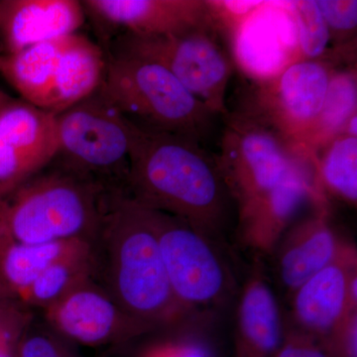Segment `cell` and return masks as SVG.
I'll return each instance as SVG.
<instances>
[{"label": "cell", "instance_id": "cell-16", "mask_svg": "<svg viewBox=\"0 0 357 357\" xmlns=\"http://www.w3.org/2000/svg\"><path fill=\"white\" fill-rule=\"evenodd\" d=\"M86 15L77 0H0V54L77 33Z\"/></svg>", "mask_w": 357, "mask_h": 357}, {"label": "cell", "instance_id": "cell-14", "mask_svg": "<svg viewBox=\"0 0 357 357\" xmlns=\"http://www.w3.org/2000/svg\"><path fill=\"white\" fill-rule=\"evenodd\" d=\"M86 13L102 26L140 35H178L218 24L203 0H86Z\"/></svg>", "mask_w": 357, "mask_h": 357}, {"label": "cell", "instance_id": "cell-4", "mask_svg": "<svg viewBox=\"0 0 357 357\" xmlns=\"http://www.w3.org/2000/svg\"><path fill=\"white\" fill-rule=\"evenodd\" d=\"M50 166L6 199L13 241L37 244L82 239L93 244L109 189Z\"/></svg>", "mask_w": 357, "mask_h": 357}, {"label": "cell", "instance_id": "cell-17", "mask_svg": "<svg viewBox=\"0 0 357 357\" xmlns=\"http://www.w3.org/2000/svg\"><path fill=\"white\" fill-rule=\"evenodd\" d=\"M344 245L331 227L325 208L307 218L291 229L279 249V280L290 292L331 264Z\"/></svg>", "mask_w": 357, "mask_h": 357}, {"label": "cell", "instance_id": "cell-7", "mask_svg": "<svg viewBox=\"0 0 357 357\" xmlns=\"http://www.w3.org/2000/svg\"><path fill=\"white\" fill-rule=\"evenodd\" d=\"M217 159L238 210L261 199L311 155L286 139L255 112L227 114Z\"/></svg>", "mask_w": 357, "mask_h": 357}, {"label": "cell", "instance_id": "cell-20", "mask_svg": "<svg viewBox=\"0 0 357 357\" xmlns=\"http://www.w3.org/2000/svg\"><path fill=\"white\" fill-rule=\"evenodd\" d=\"M314 155L317 180L321 192L354 204L357 202V137L340 134Z\"/></svg>", "mask_w": 357, "mask_h": 357}, {"label": "cell", "instance_id": "cell-30", "mask_svg": "<svg viewBox=\"0 0 357 357\" xmlns=\"http://www.w3.org/2000/svg\"><path fill=\"white\" fill-rule=\"evenodd\" d=\"M13 241L8 227V204L6 199L0 197V255Z\"/></svg>", "mask_w": 357, "mask_h": 357}, {"label": "cell", "instance_id": "cell-32", "mask_svg": "<svg viewBox=\"0 0 357 357\" xmlns=\"http://www.w3.org/2000/svg\"><path fill=\"white\" fill-rule=\"evenodd\" d=\"M4 105H6V103H4ZM1 107H2V105H1Z\"/></svg>", "mask_w": 357, "mask_h": 357}, {"label": "cell", "instance_id": "cell-1", "mask_svg": "<svg viewBox=\"0 0 357 357\" xmlns=\"http://www.w3.org/2000/svg\"><path fill=\"white\" fill-rule=\"evenodd\" d=\"M124 191L141 206L182 218L211 237L227 222L230 195L203 143L134 126Z\"/></svg>", "mask_w": 357, "mask_h": 357}, {"label": "cell", "instance_id": "cell-19", "mask_svg": "<svg viewBox=\"0 0 357 357\" xmlns=\"http://www.w3.org/2000/svg\"><path fill=\"white\" fill-rule=\"evenodd\" d=\"M91 249L93 244L82 239L37 244L13 241L0 255V277L21 299L45 270Z\"/></svg>", "mask_w": 357, "mask_h": 357}, {"label": "cell", "instance_id": "cell-24", "mask_svg": "<svg viewBox=\"0 0 357 357\" xmlns=\"http://www.w3.org/2000/svg\"><path fill=\"white\" fill-rule=\"evenodd\" d=\"M325 20L331 39L347 42L356 37L357 1L356 0H316Z\"/></svg>", "mask_w": 357, "mask_h": 357}, {"label": "cell", "instance_id": "cell-18", "mask_svg": "<svg viewBox=\"0 0 357 357\" xmlns=\"http://www.w3.org/2000/svg\"><path fill=\"white\" fill-rule=\"evenodd\" d=\"M284 335L280 310L273 291L261 275H253L239 301L237 357H275Z\"/></svg>", "mask_w": 357, "mask_h": 357}, {"label": "cell", "instance_id": "cell-2", "mask_svg": "<svg viewBox=\"0 0 357 357\" xmlns=\"http://www.w3.org/2000/svg\"><path fill=\"white\" fill-rule=\"evenodd\" d=\"M93 253L95 271L102 270L105 292L149 330L187 314L167 278L149 211L123 189L107 192Z\"/></svg>", "mask_w": 357, "mask_h": 357}, {"label": "cell", "instance_id": "cell-15", "mask_svg": "<svg viewBox=\"0 0 357 357\" xmlns=\"http://www.w3.org/2000/svg\"><path fill=\"white\" fill-rule=\"evenodd\" d=\"M357 271L356 252L344 246L331 264L293 293V317L298 331L323 342L352 312L349 286Z\"/></svg>", "mask_w": 357, "mask_h": 357}, {"label": "cell", "instance_id": "cell-8", "mask_svg": "<svg viewBox=\"0 0 357 357\" xmlns=\"http://www.w3.org/2000/svg\"><path fill=\"white\" fill-rule=\"evenodd\" d=\"M218 26H202L178 35L121 32L110 44L109 52L163 66L213 114L225 117L229 114L227 91L232 64L218 38Z\"/></svg>", "mask_w": 357, "mask_h": 357}, {"label": "cell", "instance_id": "cell-5", "mask_svg": "<svg viewBox=\"0 0 357 357\" xmlns=\"http://www.w3.org/2000/svg\"><path fill=\"white\" fill-rule=\"evenodd\" d=\"M107 60L100 45L77 32L0 54V75L22 100L57 115L100 89Z\"/></svg>", "mask_w": 357, "mask_h": 357}, {"label": "cell", "instance_id": "cell-12", "mask_svg": "<svg viewBox=\"0 0 357 357\" xmlns=\"http://www.w3.org/2000/svg\"><path fill=\"white\" fill-rule=\"evenodd\" d=\"M89 282L47 307L51 325L63 335L89 347L115 344L149 330Z\"/></svg>", "mask_w": 357, "mask_h": 357}, {"label": "cell", "instance_id": "cell-6", "mask_svg": "<svg viewBox=\"0 0 357 357\" xmlns=\"http://www.w3.org/2000/svg\"><path fill=\"white\" fill-rule=\"evenodd\" d=\"M57 153L50 165L124 189L134 126L100 89L56 115Z\"/></svg>", "mask_w": 357, "mask_h": 357}, {"label": "cell", "instance_id": "cell-26", "mask_svg": "<svg viewBox=\"0 0 357 357\" xmlns=\"http://www.w3.org/2000/svg\"><path fill=\"white\" fill-rule=\"evenodd\" d=\"M17 357H73L58 340L45 333H31L20 340Z\"/></svg>", "mask_w": 357, "mask_h": 357}, {"label": "cell", "instance_id": "cell-9", "mask_svg": "<svg viewBox=\"0 0 357 357\" xmlns=\"http://www.w3.org/2000/svg\"><path fill=\"white\" fill-rule=\"evenodd\" d=\"M170 287L185 311L217 306L229 297L234 279L208 236L182 218L150 210Z\"/></svg>", "mask_w": 357, "mask_h": 357}, {"label": "cell", "instance_id": "cell-29", "mask_svg": "<svg viewBox=\"0 0 357 357\" xmlns=\"http://www.w3.org/2000/svg\"><path fill=\"white\" fill-rule=\"evenodd\" d=\"M8 323L10 321L0 314V351H15L17 333L15 326Z\"/></svg>", "mask_w": 357, "mask_h": 357}, {"label": "cell", "instance_id": "cell-23", "mask_svg": "<svg viewBox=\"0 0 357 357\" xmlns=\"http://www.w3.org/2000/svg\"><path fill=\"white\" fill-rule=\"evenodd\" d=\"M291 13L301 50L307 60H318L328 48L331 34L316 0L293 2Z\"/></svg>", "mask_w": 357, "mask_h": 357}, {"label": "cell", "instance_id": "cell-22", "mask_svg": "<svg viewBox=\"0 0 357 357\" xmlns=\"http://www.w3.org/2000/svg\"><path fill=\"white\" fill-rule=\"evenodd\" d=\"M95 272L93 249L73 256L45 270L21 298L28 304L48 307L89 282Z\"/></svg>", "mask_w": 357, "mask_h": 357}, {"label": "cell", "instance_id": "cell-10", "mask_svg": "<svg viewBox=\"0 0 357 357\" xmlns=\"http://www.w3.org/2000/svg\"><path fill=\"white\" fill-rule=\"evenodd\" d=\"M333 72L330 65L319 60L294 63L260 91L253 112L296 147L307 151Z\"/></svg>", "mask_w": 357, "mask_h": 357}, {"label": "cell", "instance_id": "cell-3", "mask_svg": "<svg viewBox=\"0 0 357 357\" xmlns=\"http://www.w3.org/2000/svg\"><path fill=\"white\" fill-rule=\"evenodd\" d=\"M100 91L137 128L203 143L217 115L163 66L126 54L107 53Z\"/></svg>", "mask_w": 357, "mask_h": 357}, {"label": "cell", "instance_id": "cell-27", "mask_svg": "<svg viewBox=\"0 0 357 357\" xmlns=\"http://www.w3.org/2000/svg\"><path fill=\"white\" fill-rule=\"evenodd\" d=\"M275 357H328L316 338L298 330L286 332L280 349Z\"/></svg>", "mask_w": 357, "mask_h": 357}, {"label": "cell", "instance_id": "cell-13", "mask_svg": "<svg viewBox=\"0 0 357 357\" xmlns=\"http://www.w3.org/2000/svg\"><path fill=\"white\" fill-rule=\"evenodd\" d=\"M312 204L324 206V197L314 156L309 155L272 191L239 211L244 239L256 248L268 250Z\"/></svg>", "mask_w": 357, "mask_h": 357}, {"label": "cell", "instance_id": "cell-28", "mask_svg": "<svg viewBox=\"0 0 357 357\" xmlns=\"http://www.w3.org/2000/svg\"><path fill=\"white\" fill-rule=\"evenodd\" d=\"M145 357H211L203 347L194 344L162 345Z\"/></svg>", "mask_w": 357, "mask_h": 357}, {"label": "cell", "instance_id": "cell-25", "mask_svg": "<svg viewBox=\"0 0 357 357\" xmlns=\"http://www.w3.org/2000/svg\"><path fill=\"white\" fill-rule=\"evenodd\" d=\"M328 357H357V312H352L321 342Z\"/></svg>", "mask_w": 357, "mask_h": 357}, {"label": "cell", "instance_id": "cell-21", "mask_svg": "<svg viewBox=\"0 0 357 357\" xmlns=\"http://www.w3.org/2000/svg\"><path fill=\"white\" fill-rule=\"evenodd\" d=\"M356 70H333L325 105L310 140L307 151L314 154L335 136L344 133L349 119L356 114Z\"/></svg>", "mask_w": 357, "mask_h": 357}, {"label": "cell", "instance_id": "cell-31", "mask_svg": "<svg viewBox=\"0 0 357 357\" xmlns=\"http://www.w3.org/2000/svg\"><path fill=\"white\" fill-rule=\"evenodd\" d=\"M10 100V96L6 95V93H4V91H2L1 89H0V107H1V105H3L4 103L9 102V100Z\"/></svg>", "mask_w": 357, "mask_h": 357}, {"label": "cell", "instance_id": "cell-11", "mask_svg": "<svg viewBox=\"0 0 357 357\" xmlns=\"http://www.w3.org/2000/svg\"><path fill=\"white\" fill-rule=\"evenodd\" d=\"M55 119L22 100L0 107V197L9 198L50 166L57 153Z\"/></svg>", "mask_w": 357, "mask_h": 357}]
</instances>
